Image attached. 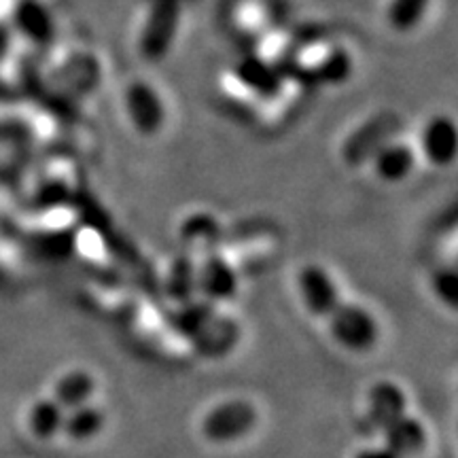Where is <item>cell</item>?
I'll list each match as a JSON object with an SVG mask.
<instances>
[{"label":"cell","instance_id":"cell-1","mask_svg":"<svg viewBox=\"0 0 458 458\" xmlns=\"http://www.w3.org/2000/svg\"><path fill=\"white\" fill-rule=\"evenodd\" d=\"M331 334L348 351H369L377 340V323L365 308L357 303H337V308L329 314Z\"/></svg>","mask_w":458,"mask_h":458},{"label":"cell","instance_id":"cell-2","mask_svg":"<svg viewBox=\"0 0 458 458\" xmlns=\"http://www.w3.org/2000/svg\"><path fill=\"white\" fill-rule=\"evenodd\" d=\"M255 422L257 410L253 405L244 399H232L208 411V416L204 418L202 431L210 442L227 444L244 437L255 427Z\"/></svg>","mask_w":458,"mask_h":458},{"label":"cell","instance_id":"cell-3","mask_svg":"<svg viewBox=\"0 0 458 458\" xmlns=\"http://www.w3.org/2000/svg\"><path fill=\"white\" fill-rule=\"evenodd\" d=\"M293 60L303 72L318 79H342V74L348 71V55L329 37L295 43Z\"/></svg>","mask_w":458,"mask_h":458},{"label":"cell","instance_id":"cell-4","mask_svg":"<svg viewBox=\"0 0 458 458\" xmlns=\"http://www.w3.org/2000/svg\"><path fill=\"white\" fill-rule=\"evenodd\" d=\"M405 408L408 399L394 382H377L369 391V410L360 420V431L368 435L382 433L391 422L405 414Z\"/></svg>","mask_w":458,"mask_h":458},{"label":"cell","instance_id":"cell-5","mask_svg":"<svg viewBox=\"0 0 458 458\" xmlns=\"http://www.w3.org/2000/svg\"><path fill=\"white\" fill-rule=\"evenodd\" d=\"M238 289V276L233 267L221 255L210 253L204 257L202 266L196 267V291L206 300L223 301L233 297Z\"/></svg>","mask_w":458,"mask_h":458},{"label":"cell","instance_id":"cell-6","mask_svg":"<svg viewBox=\"0 0 458 458\" xmlns=\"http://www.w3.org/2000/svg\"><path fill=\"white\" fill-rule=\"evenodd\" d=\"M300 291L308 310L317 317H329L340 303L334 280L318 266L303 267L300 274Z\"/></svg>","mask_w":458,"mask_h":458},{"label":"cell","instance_id":"cell-7","mask_svg":"<svg viewBox=\"0 0 458 458\" xmlns=\"http://www.w3.org/2000/svg\"><path fill=\"white\" fill-rule=\"evenodd\" d=\"M272 0H236L232 7V24L244 37L259 38L272 28Z\"/></svg>","mask_w":458,"mask_h":458},{"label":"cell","instance_id":"cell-8","mask_svg":"<svg viewBox=\"0 0 458 458\" xmlns=\"http://www.w3.org/2000/svg\"><path fill=\"white\" fill-rule=\"evenodd\" d=\"M382 437H385V445L393 454L399 458L411 456L416 452L422 450V445L427 442L425 427L408 414H403L397 420L391 422L385 431H382Z\"/></svg>","mask_w":458,"mask_h":458},{"label":"cell","instance_id":"cell-9","mask_svg":"<svg viewBox=\"0 0 458 458\" xmlns=\"http://www.w3.org/2000/svg\"><path fill=\"white\" fill-rule=\"evenodd\" d=\"M371 157H376V170L385 181L405 179L414 165V151L403 142L385 140Z\"/></svg>","mask_w":458,"mask_h":458},{"label":"cell","instance_id":"cell-10","mask_svg":"<svg viewBox=\"0 0 458 458\" xmlns=\"http://www.w3.org/2000/svg\"><path fill=\"white\" fill-rule=\"evenodd\" d=\"M91 394H94V377L88 371L77 369L57 382L54 401L62 410H74L79 405L88 403Z\"/></svg>","mask_w":458,"mask_h":458},{"label":"cell","instance_id":"cell-11","mask_svg":"<svg viewBox=\"0 0 458 458\" xmlns=\"http://www.w3.org/2000/svg\"><path fill=\"white\" fill-rule=\"evenodd\" d=\"M219 238L221 229L216 225L213 216H191V219L182 225V242H185L189 246V250H193V253H215V246L219 242Z\"/></svg>","mask_w":458,"mask_h":458},{"label":"cell","instance_id":"cell-12","mask_svg":"<svg viewBox=\"0 0 458 458\" xmlns=\"http://www.w3.org/2000/svg\"><path fill=\"white\" fill-rule=\"evenodd\" d=\"M64 425V410L54 399H43L32 405L28 414V427L38 439H49L62 431Z\"/></svg>","mask_w":458,"mask_h":458},{"label":"cell","instance_id":"cell-13","mask_svg":"<svg viewBox=\"0 0 458 458\" xmlns=\"http://www.w3.org/2000/svg\"><path fill=\"white\" fill-rule=\"evenodd\" d=\"M102 425H105V416L100 410L91 408V405L83 403L79 408L68 410V416H64V425L62 431H66L68 437L72 439H89L94 435L100 433Z\"/></svg>","mask_w":458,"mask_h":458},{"label":"cell","instance_id":"cell-14","mask_svg":"<svg viewBox=\"0 0 458 458\" xmlns=\"http://www.w3.org/2000/svg\"><path fill=\"white\" fill-rule=\"evenodd\" d=\"M422 147H425L427 156L437 164L450 162L452 156H454V136H452V130L444 122L437 125H431L427 131L425 140H422Z\"/></svg>","mask_w":458,"mask_h":458},{"label":"cell","instance_id":"cell-15","mask_svg":"<svg viewBox=\"0 0 458 458\" xmlns=\"http://www.w3.org/2000/svg\"><path fill=\"white\" fill-rule=\"evenodd\" d=\"M196 291V266L189 259H179L172 266L168 278V293L174 301L191 300Z\"/></svg>","mask_w":458,"mask_h":458},{"label":"cell","instance_id":"cell-16","mask_svg":"<svg viewBox=\"0 0 458 458\" xmlns=\"http://www.w3.org/2000/svg\"><path fill=\"white\" fill-rule=\"evenodd\" d=\"M435 289H437V295L442 297V300H445L452 308H454L456 293H458V280L454 272L445 270L439 274L437 280H435Z\"/></svg>","mask_w":458,"mask_h":458},{"label":"cell","instance_id":"cell-17","mask_svg":"<svg viewBox=\"0 0 458 458\" xmlns=\"http://www.w3.org/2000/svg\"><path fill=\"white\" fill-rule=\"evenodd\" d=\"M420 0H397L393 4V9L388 11V15L399 20L403 26H410L411 20H416V9L420 7Z\"/></svg>","mask_w":458,"mask_h":458},{"label":"cell","instance_id":"cell-18","mask_svg":"<svg viewBox=\"0 0 458 458\" xmlns=\"http://www.w3.org/2000/svg\"><path fill=\"white\" fill-rule=\"evenodd\" d=\"M357 458H399V456L393 454L386 445H382V448H368V450L359 452Z\"/></svg>","mask_w":458,"mask_h":458}]
</instances>
